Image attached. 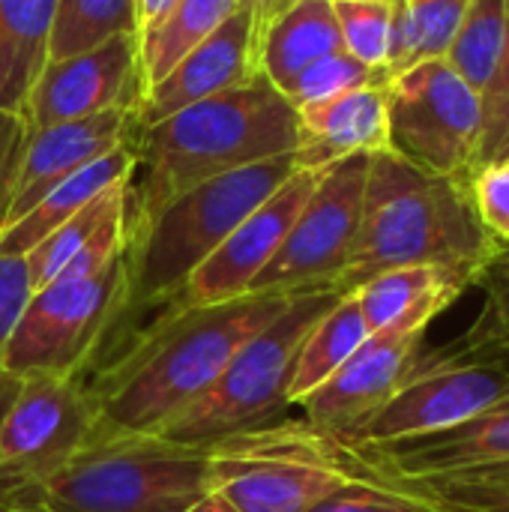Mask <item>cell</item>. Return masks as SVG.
<instances>
[{
  "mask_svg": "<svg viewBox=\"0 0 509 512\" xmlns=\"http://www.w3.org/2000/svg\"><path fill=\"white\" fill-rule=\"evenodd\" d=\"M288 294H243L222 303H168L87 384L93 435H159L225 372L240 345L270 324Z\"/></svg>",
  "mask_w": 509,
  "mask_h": 512,
  "instance_id": "obj_1",
  "label": "cell"
},
{
  "mask_svg": "<svg viewBox=\"0 0 509 512\" xmlns=\"http://www.w3.org/2000/svg\"><path fill=\"white\" fill-rule=\"evenodd\" d=\"M504 258V249L483 228L471 180L429 174L393 150L369 159L363 216L348 267L336 285L354 294L378 273L399 267H456L483 276Z\"/></svg>",
  "mask_w": 509,
  "mask_h": 512,
  "instance_id": "obj_2",
  "label": "cell"
},
{
  "mask_svg": "<svg viewBox=\"0 0 509 512\" xmlns=\"http://www.w3.org/2000/svg\"><path fill=\"white\" fill-rule=\"evenodd\" d=\"M297 141L300 114L264 75L141 126L135 138L141 183L132 186V225L204 180L294 153Z\"/></svg>",
  "mask_w": 509,
  "mask_h": 512,
  "instance_id": "obj_3",
  "label": "cell"
},
{
  "mask_svg": "<svg viewBox=\"0 0 509 512\" xmlns=\"http://www.w3.org/2000/svg\"><path fill=\"white\" fill-rule=\"evenodd\" d=\"M297 171L294 153L264 159L171 198L129 231V312L168 306L219 243Z\"/></svg>",
  "mask_w": 509,
  "mask_h": 512,
  "instance_id": "obj_4",
  "label": "cell"
},
{
  "mask_svg": "<svg viewBox=\"0 0 509 512\" xmlns=\"http://www.w3.org/2000/svg\"><path fill=\"white\" fill-rule=\"evenodd\" d=\"M207 474L240 512H309L354 480H378L366 447L288 417L210 444Z\"/></svg>",
  "mask_w": 509,
  "mask_h": 512,
  "instance_id": "obj_5",
  "label": "cell"
},
{
  "mask_svg": "<svg viewBox=\"0 0 509 512\" xmlns=\"http://www.w3.org/2000/svg\"><path fill=\"white\" fill-rule=\"evenodd\" d=\"M207 492V447L162 435H93L63 471L15 498L48 512H183Z\"/></svg>",
  "mask_w": 509,
  "mask_h": 512,
  "instance_id": "obj_6",
  "label": "cell"
},
{
  "mask_svg": "<svg viewBox=\"0 0 509 512\" xmlns=\"http://www.w3.org/2000/svg\"><path fill=\"white\" fill-rule=\"evenodd\" d=\"M339 297L345 294H294L270 324L240 345L216 384L159 435L192 447H210L237 432L279 420L291 405L300 348L309 330L339 303Z\"/></svg>",
  "mask_w": 509,
  "mask_h": 512,
  "instance_id": "obj_7",
  "label": "cell"
},
{
  "mask_svg": "<svg viewBox=\"0 0 509 512\" xmlns=\"http://www.w3.org/2000/svg\"><path fill=\"white\" fill-rule=\"evenodd\" d=\"M123 315H129L126 252L93 276L57 279L36 288L0 369L18 378H84Z\"/></svg>",
  "mask_w": 509,
  "mask_h": 512,
  "instance_id": "obj_8",
  "label": "cell"
},
{
  "mask_svg": "<svg viewBox=\"0 0 509 512\" xmlns=\"http://www.w3.org/2000/svg\"><path fill=\"white\" fill-rule=\"evenodd\" d=\"M384 90L393 153L438 177L477 174L483 96L444 57L408 66Z\"/></svg>",
  "mask_w": 509,
  "mask_h": 512,
  "instance_id": "obj_9",
  "label": "cell"
},
{
  "mask_svg": "<svg viewBox=\"0 0 509 512\" xmlns=\"http://www.w3.org/2000/svg\"><path fill=\"white\" fill-rule=\"evenodd\" d=\"M509 393V363L474 351H420L390 399L354 432L342 435L363 447H399L459 426Z\"/></svg>",
  "mask_w": 509,
  "mask_h": 512,
  "instance_id": "obj_10",
  "label": "cell"
},
{
  "mask_svg": "<svg viewBox=\"0 0 509 512\" xmlns=\"http://www.w3.org/2000/svg\"><path fill=\"white\" fill-rule=\"evenodd\" d=\"M369 159L372 153H354L318 171L315 189L273 261L252 282L249 294L294 297L309 291H336L357 240Z\"/></svg>",
  "mask_w": 509,
  "mask_h": 512,
  "instance_id": "obj_11",
  "label": "cell"
},
{
  "mask_svg": "<svg viewBox=\"0 0 509 512\" xmlns=\"http://www.w3.org/2000/svg\"><path fill=\"white\" fill-rule=\"evenodd\" d=\"M96 411L84 378H21L0 420V483L12 498L63 471L93 438Z\"/></svg>",
  "mask_w": 509,
  "mask_h": 512,
  "instance_id": "obj_12",
  "label": "cell"
},
{
  "mask_svg": "<svg viewBox=\"0 0 509 512\" xmlns=\"http://www.w3.org/2000/svg\"><path fill=\"white\" fill-rule=\"evenodd\" d=\"M141 96L138 36L117 33L81 54L48 60L27 93L21 120L27 132H36L120 105H141Z\"/></svg>",
  "mask_w": 509,
  "mask_h": 512,
  "instance_id": "obj_13",
  "label": "cell"
},
{
  "mask_svg": "<svg viewBox=\"0 0 509 512\" xmlns=\"http://www.w3.org/2000/svg\"><path fill=\"white\" fill-rule=\"evenodd\" d=\"M318 171L297 168L264 204H258L219 249L186 279L171 303H222L249 294L258 273L273 261L297 213L315 189Z\"/></svg>",
  "mask_w": 509,
  "mask_h": 512,
  "instance_id": "obj_14",
  "label": "cell"
},
{
  "mask_svg": "<svg viewBox=\"0 0 509 512\" xmlns=\"http://www.w3.org/2000/svg\"><path fill=\"white\" fill-rule=\"evenodd\" d=\"M258 66V24L255 9L243 0L201 45H195L162 81L150 84L138 105L141 126L171 117L174 111L201 99L252 84Z\"/></svg>",
  "mask_w": 509,
  "mask_h": 512,
  "instance_id": "obj_15",
  "label": "cell"
},
{
  "mask_svg": "<svg viewBox=\"0 0 509 512\" xmlns=\"http://www.w3.org/2000/svg\"><path fill=\"white\" fill-rule=\"evenodd\" d=\"M426 330H378L309 396L303 399L306 423L348 435L375 414L420 357Z\"/></svg>",
  "mask_w": 509,
  "mask_h": 512,
  "instance_id": "obj_16",
  "label": "cell"
},
{
  "mask_svg": "<svg viewBox=\"0 0 509 512\" xmlns=\"http://www.w3.org/2000/svg\"><path fill=\"white\" fill-rule=\"evenodd\" d=\"M138 129H141L138 105H120L102 114H90L81 120H66V123L27 132L18 165H15V177H12L9 207H6L0 228L21 219L57 180L105 156L123 141H132Z\"/></svg>",
  "mask_w": 509,
  "mask_h": 512,
  "instance_id": "obj_17",
  "label": "cell"
},
{
  "mask_svg": "<svg viewBox=\"0 0 509 512\" xmlns=\"http://www.w3.org/2000/svg\"><path fill=\"white\" fill-rule=\"evenodd\" d=\"M366 459L378 480L414 486L504 468L509 465V393L438 435L399 447H366Z\"/></svg>",
  "mask_w": 509,
  "mask_h": 512,
  "instance_id": "obj_18",
  "label": "cell"
},
{
  "mask_svg": "<svg viewBox=\"0 0 509 512\" xmlns=\"http://www.w3.org/2000/svg\"><path fill=\"white\" fill-rule=\"evenodd\" d=\"M387 81L348 90L327 102L300 108V141L294 162L303 171H321L354 153L390 150Z\"/></svg>",
  "mask_w": 509,
  "mask_h": 512,
  "instance_id": "obj_19",
  "label": "cell"
},
{
  "mask_svg": "<svg viewBox=\"0 0 509 512\" xmlns=\"http://www.w3.org/2000/svg\"><path fill=\"white\" fill-rule=\"evenodd\" d=\"M480 276L456 267H399L363 282L354 297L372 333L378 330H429V324L453 306Z\"/></svg>",
  "mask_w": 509,
  "mask_h": 512,
  "instance_id": "obj_20",
  "label": "cell"
},
{
  "mask_svg": "<svg viewBox=\"0 0 509 512\" xmlns=\"http://www.w3.org/2000/svg\"><path fill=\"white\" fill-rule=\"evenodd\" d=\"M135 138L132 141H123L120 147L108 150L105 156H99V159L81 165L78 171H72L69 177L57 180L21 219H15L12 225L0 228V252L27 255L57 225H63L66 219H72L90 201H96L99 195L111 192L114 186L132 183V177L138 171Z\"/></svg>",
  "mask_w": 509,
  "mask_h": 512,
  "instance_id": "obj_21",
  "label": "cell"
},
{
  "mask_svg": "<svg viewBox=\"0 0 509 512\" xmlns=\"http://www.w3.org/2000/svg\"><path fill=\"white\" fill-rule=\"evenodd\" d=\"M333 51H342L333 0H294L258 33L261 75L279 93H285L306 66Z\"/></svg>",
  "mask_w": 509,
  "mask_h": 512,
  "instance_id": "obj_22",
  "label": "cell"
},
{
  "mask_svg": "<svg viewBox=\"0 0 509 512\" xmlns=\"http://www.w3.org/2000/svg\"><path fill=\"white\" fill-rule=\"evenodd\" d=\"M57 0H0V111H24L27 93L48 63Z\"/></svg>",
  "mask_w": 509,
  "mask_h": 512,
  "instance_id": "obj_23",
  "label": "cell"
},
{
  "mask_svg": "<svg viewBox=\"0 0 509 512\" xmlns=\"http://www.w3.org/2000/svg\"><path fill=\"white\" fill-rule=\"evenodd\" d=\"M243 0H177L162 21L138 33L144 90L162 81L195 45H201Z\"/></svg>",
  "mask_w": 509,
  "mask_h": 512,
  "instance_id": "obj_24",
  "label": "cell"
},
{
  "mask_svg": "<svg viewBox=\"0 0 509 512\" xmlns=\"http://www.w3.org/2000/svg\"><path fill=\"white\" fill-rule=\"evenodd\" d=\"M369 333L372 330L360 312L357 297H339V303L309 330L300 348L291 384V405H303V399H309L369 339Z\"/></svg>",
  "mask_w": 509,
  "mask_h": 512,
  "instance_id": "obj_25",
  "label": "cell"
},
{
  "mask_svg": "<svg viewBox=\"0 0 509 512\" xmlns=\"http://www.w3.org/2000/svg\"><path fill=\"white\" fill-rule=\"evenodd\" d=\"M471 0H396L387 78L432 57H444Z\"/></svg>",
  "mask_w": 509,
  "mask_h": 512,
  "instance_id": "obj_26",
  "label": "cell"
},
{
  "mask_svg": "<svg viewBox=\"0 0 509 512\" xmlns=\"http://www.w3.org/2000/svg\"><path fill=\"white\" fill-rule=\"evenodd\" d=\"M132 210V183H123V186H114L111 192L99 195L96 201H90L84 210H78L72 219H66L63 225H57L36 249H30L24 258H27V267H30V276H33V288H42L48 285L51 279L60 276V270L84 249L93 243V237L108 225L114 222L117 216L129 213Z\"/></svg>",
  "mask_w": 509,
  "mask_h": 512,
  "instance_id": "obj_27",
  "label": "cell"
},
{
  "mask_svg": "<svg viewBox=\"0 0 509 512\" xmlns=\"http://www.w3.org/2000/svg\"><path fill=\"white\" fill-rule=\"evenodd\" d=\"M507 39V0H471L444 60L483 96L492 84Z\"/></svg>",
  "mask_w": 509,
  "mask_h": 512,
  "instance_id": "obj_28",
  "label": "cell"
},
{
  "mask_svg": "<svg viewBox=\"0 0 509 512\" xmlns=\"http://www.w3.org/2000/svg\"><path fill=\"white\" fill-rule=\"evenodd\" d=\"M117 33H135V0H57L48 60H63L102 45Z\"/></svg>",
  "mask_w": 509,
  "mask_h": 512,
  "instance_id": "obj_29",
  "label": "cell"
},
{
  "mask_svg": "<svg viewBox=\"0 0 509 512\" xmlns=\"http://www.w3.org/2000/svg\"><path fill=\"white\" fill-rule=\"evenodd\" d=\"M333 12L342 33V51H348L363 66L384 72L390 63V30L393 3L378 0H333Z\"/></svg>",
  "mask_w": 509,
  "mask_h": 512,
  "instance_id": "obj_30",
  "label": "cell"
},
{
  "mask_svg": "<svg viewBox=\"0 0 509 512\" xmlns=\"http://www.w3.org/2000/svg\"><path fill=\"white\" fill-rule=\"evenodd\" d=\"M384 81H387L384 72H375V69L363 66V63L354 60L348 51H333V54L315 60L312 66H306V69L291 81V87H288L282 96L300 111V108L327 102V99H333V96H342V93H348V90L369 87V84H384Z\"/></svg>",
  "mask_w": 509,
  "mask_h": 512,
  "instance_id": "obj_31",
  "label": "cell"
},
{
  "mask_svg": "<svg viewBox=\"0 0 509 512\" xmlns=\"http://www.w3.org/2000/svg\"><path fill=\"white\" fill-rule=\"evenodd\" d=\"M309 512H453L435 495L390 480H354Z\"/></svg>",
  "mask_w": 509,
  "mask_h": 512,
  "instance_id": "obj_32",
  "label": "cell"
},
{
  "mask_svg": "<svg viewBox=\"0 0 509 512\" xmlns=\"http://www.w3.org/2000/svg\"><path fill=\"white\" fill-rule=\"evenodd\" d=\"M417 489L435 495L453 512H509V465L450 477V480L420 483Z\"/></svg>",
  "mask_w": 509,
  "mask_h": 512,
  "instance_id": "obj_33",
  "label": "cell"
},
{
  "mask_svg": "<svg viewBox=\"0 0 509 512\" xmlns=\"http://www.w3.org/2000/svg\"><path fill=\"white\" fill-rule=\"evenodd\" d=\"M509 138V0H507V39L498 72L483 93V135H480V156L477 171L492 165Z\"/></svg>",
  "mask_w": 509,
  "mask_h": 512,
  "instance_id": "obj_34",
  "label": "cell"
},
{
  "mask_svg": "<svg viewBox=\"0 0 509 512\" xmlns=\"http://www.w3.org/2000/svg\"><path fill=\"white\" fill-rule=\"evenodd\" d=\"M471 198L483 228L492 240L507 249L509 246V165L492 162L471 177Z\"/></svg>",
  "mask_w": 509,
  "mask_h": 512,
  "instance_id": "obj_35",
  "label": "cell"
},
{
  "mask_svg": "<svg viewBox=\"0 0 509 512\" xmlns=\"http://www.w3.org/2000/svg\"><path fill=\"white\" fill-rule=\"evenodd\" d=\"M33 291L36 288H33L27 258L15 252H0V366Z\"/></svg>",
  "mask_w": 509,
  "mask_h": 512,
  "instance_id": "obj_36",
  "label": "cell"
},
{
  "mask_svg": "<svg viewBox=\"0 0 509 512\" xmlns=\"http://www.w3.org/2000/svg\"><path fill=\"white\" fill-rule=\"evenodd\" d=\"M24 120L18 114L0 111V225L9 207V192H12V177H15V165L24 147Z\"/></svg>",
  "mask_w": 509,
  "mask_h": 512,
  "instance_id": "obj_37",
  "label": "cell"
},
{
  "mask_svg": "<svg viewBox=\"0 0 509 512\" xmlns=\"http://www.w3.org/2000/svg\"><path fill=\"white\" fill-rule=\"evenodd\" d=\"M177 0H135V24H138V33L150 30L156 21L165 18V12L174 6Z\"/></svg>",
  "mask_w": 509,
  "mask_h": 512,
  "instance_id": "obj_38",
  "label": "cell"
},
{
  "mask_svg": "<svg viewBox=\"0 0 509 512\" xmlns=\"http://www.w3.org/2000/svg\"><path fill=\"white\" fill-rule=\"evenodd\" d=\"M252 3V9H255V24H258V33L279 15V12H285L294 0H249Z\"/></svg>",
  "mask_w": 509,
  "mask_h": 512,
  "instance_id": "obj_39",
  "label": "cell"
},
{
  "mask_svg": "<svg viewBox=\"0 0 509 512\" xmlns=\"http://www.w3.org/2000/svg\"><path fill=\"white\" fill-rule=\"evenodd\" d=\"M18 384H21V378H18V375H9V372H3V369H0V420H3V414H6V408H9V402H12V396H15ZM0 495L12 501V492H9L3 483H0Z\"/></svg>",
  "mask_w": 509,
  "mask_h": 512,
  "instance_id": "obj_40",
  "label": "cell"
},
{
  "mask_svg": "<svg viewBox=\"0 0 509 512\" xmlns=\"http://www.w3.org/2000/svg\"><path fill=\"white\" fill-rule=\"evenodd\" d=\"M183 512H240L225 495H219V492H207V495H201L195 504H189Z\"/></svg>",
  "mask_w": 509,
  "mask_h": 512,
  "instance_id": "obj_41",
  "label": "cell"
},
{
  "mask_svg": "<svg viewBox=\"0 0 509 512\" xmlns=\"http://www.w3.org/2000/svg\"><path fill=\"white\" fill-rule=\"evenodd\" d=\"M0 512H48L45 507H39V504H33V501H21V498H12L6 507Z\"/></svg>",
  "mask_w": 509,
  "mask_h": 512,
  "instance_id": "obj_42",
  "label": "cell"
},
{
  "mask_svg": "<svg viewBox=\"0 0 509 512\" xmlns=\"http://www.w3.org/2000/svg\"><path fill=\"white\" fill-rule=\"evenodd\" d=\"M507 156H509V138L504 141V147H501V153H498V159H495V162H501V159H507Z\"/></svg>",
  "mask_w": 509,
  "mask_h": 512,
  "instance_id": "obj_43",
  "label": "cell"
},
{
  "mask_svg": "<svg viewBox=\"0 0 509 512\" xmlns=\"http://www.w3.org/2000/svg\"><path fill=\"white\" fill-rule=\"evenodd\" d=\"M6 504H9V498H3V495H0V507H6Z\"/></svg>",
  "mask_w": 509,
  "mask_h": 512,
  "instance_id": "obj_44",
  "label": "cell"
},
{
  "mask_svg": "<svg viewBox=\"0 0 509 512\" xmlns=\"http://www.w3.org/2000/svg\"><path fill=\"white\" fill-rule=\"evenodd\" d=\"M378 3H396V0H378Z\"/></svg>",
  "mask_w": 509,
  "mask_h": 512,
  "instance_id": "obj_45",
  "label": "cell"
},
{
  "mask_svg": "<svg viewBox=\"0 0 509 512\" xmlns=\"http://www.w3.org/2000/svg\"><path fill=\"white\" fill-rule=\"evenodd\" d=\"M501 162H507V165H509V156H507V159H501Z\"/></svg>",
  "mask_w": 509,
  "mask_h": 512,
  "instance_id": "obj_46",
  "label": "cell"
},
{
  "mask_svg": "<svg viewBox=\"0 0 509 512\" xmlns=\"http://www.w3.org/2000/svg\"><path fill=\"white\" fill-rule=\"evenodd\" d=\"M0 510H3V507H0Z\"/></svg>",
  "mask_w": 509,
  "mask_h": 512,
  "instance_id": "obj_47",
  "label": "cell"
}]
</instances>
